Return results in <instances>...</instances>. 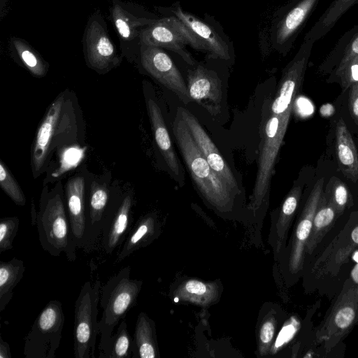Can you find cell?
<instances>
[{
    "mask_svg": "<svg viewBox=\"0 0 358 358\" xmlns=\"http://www.w3.org/2000/svg\"><path fill=\"white\" fill-rule=\"evenodd\" d=\"M349 90V109L352 118L358 125V83L352 85Z\"/></svg>",
    "mask_w": 358,
    "mask_h": 358,
    "instance_id": "36",
    "label": "cell"
},
{
    "mask_svg": "<svg viewBox=\"0 0 358 358\" xmlns=\"http://www.w3.org/2000/svg\"><path fill=\"white\" fill-rule=\"evenodd\" d=\"M110 19L117 31L122 57L134 60L139 56L141 34L158 18L147 15L140 6L122 0H112Z\"/></svg>",
    "mask_w": 358,
    "mask_h": 358,
    "instance_id": "10",
    "label": "cell"
},
{
    "mask_svg": "<svg viewBox=\"0 0 358 358\" xmlns=\"http://www.w3.org/2000/svg\"><path fill=\"white\" fill-rule=\"evenodd\" d=\"M9 48L12 57L21 62L33 76L41 78L47 74L48 63L24 39L11 37Z\"/></svg>",
    "mask_w": 358,
    "mask_h": 358,
    "instance_id": "26",
    "label": "cell"
},
{
    "mask_svg": "<svg viewBox=\"0 0 358 358\" xmlns=\"http://www.w3.org/2000/svg\"><path fill=\"white\" fill-rule=\"evenodd\" d=\"M185 289L189 293L197 295L203 294L206 292V285L196 280L187 281Z\"/></svg>",
    "mask_w": 358,
    "mask_h": 358,
    "instance_id": "38",
    "label": "cell"
},
{
    "mask_svg": "<svg viewBox=\"0 0 358 358\" xmlns=\"http://www.w3.org/2000/svg\"><path fill=\"white\" fill-rule=\"evenodd\" d=\"M20 220L17 217H3L0 221V252L13 248V243L17 235Z\"/></svg>",
    "mask_w": 358,
    "mask_h": 358,
    "instance_id": "34",
    "label": "cell"
},
{
    "mask_svg": "<svg viewBox=\"0 0 358 358\" xmlns=\"http://www.w3.org/2000/svg\"><path fill=\"white\" fill-rule=\"evenodd\" d=\"M11 352L9 344L3 340L0 336V358H11Z\"/></svg>",
    "mask_w": 358,
    "mask_h": 358,
    "instance_id": "39",
    "label": "cell"
},
{
    "mask_svg": "<svg viewBox=\"0 0 358 358\" xmlns=\"http://www.w3.org/2000/svg\"><path fill=\"white\" fill-rule=\"evenodd\" d=\"M66 107L64 95L59 96L49 107L38 129L31 152V166L35 178L52 150L72 129L73 122Z\"/></svg>",
    "mask_w": 358,
    "mask_h": 358,
    "instance_id": "11",
    "label": "cell"
},
{
    "mask_svg": "<svg viewBox=\"0 0 358 358\" xmlns=\"http://www.w3.org/2000/svg\"><path fill=\"white\" fill-rule=\"evenodd\" d=\"M8 0H0V12H1V19L3 17V15H6V6Z\"/></svg>",
    "mask_w": 358,
    "mask_h": 358,
    "instance_id": "40",
    "label": "cell"
},
{
    "mask_svg": "<svg viewBox=\"0 0 358 358\" xmlns=\"http://www.w3.org/2000/svg\"><path fill=\"white\" fill-rule=\"evenodd\" d=\"M139 58L145 71L175 93L185 104L192 101L182 74L162 48L142 44Z\"/></svg>",
    "mask_w": 358,
    "mask_h": 358,
    "instance_id": "15",
    "label": "cell"
},
{
    "mask_svg": "<svg viewBox=\"0 0 358 358\" xmlns=\"http://www.w3.org/2000/svg\"><path fill=\"white\" fill-rule=\"evenodd\" d=\"M155 230L152 217L146 216L139 220L124 240L123 246L117 256L115 263H120L141 247L149 242Z\"/></svg>",
    "mask_w": 358,
    "mask_h": 358,
    "instance_id": "28",
    "label": "cell"
},
{
    "mask_svg": "<svg viewBox=\"0 0 358 358\" xmlns=\"http://www.w3.org/2000/svg\"><path fill=\"white\" fill-rule=\"evenodd\" d=\"M173 133L192 178L201 192L215 204L227 203L231 196V189L210 166L178 111L173 123Z\"/></svg>",
    "mask_w": 358,
    "mask_h": 358,
    "instance_id": "5",
    "label": "cell"
},
{
    "mask_svg": "<svg viewBox=\"0 0 358 358\" xmlns=\"http://www.w3.org/2000/svg\"><path fill=\"white\" fill-rule=\"evenodd\" d=\"M101 282H85L74 305L73 352L76 358H95L98 304L100 300Z\"/></svg>",
    "mask_w": 358,
    "mask_h": 358,
    "instance_id": "7",
    "label": "cell"
},
{
    "mask_svg": "<svg viewBox=\"0 0 358 358\" xmlns=\"http://www.w3.org/2000/svg\"><path fill=\"white\" fill-rule=\"evenodd\" d=\"M275 332V327L272 322H265L260 330V339L263 343H268L272 340Z\"/></svg>",
    "mask_w": 358,
    "mask_h": 358,
    "instance_id": "37",
    "label": "cell"
},
{
    "mask_svg": "<svg viewBox=\"0 0 358 358\" xmlns=\"http://www.w3.org/2000/svg\"><path fill=\"white\" fill-rule=\"evenodd\" d=\"M132 197L126 195L110 220L108 224L103 229L100 245L106 254H112L125 240L131 227L132 215Z\"/></svg>",
    "mask_w": 358,
    "mask_h": 358,
    "instance_id": "22",
    "label": "cell"
},
{
    "mask_svg": "<svg viewBox=\"0 0 358 358\" xmlns=\"http://www.w3.org/2000/svg\"><path fill=\"white\" fill-rule=\"evenodd\" d=\"M0 186L17 205L25 204L26 199L22 190L1 161L0 162Z\"/></svg>",
    "mask_w": 358,
    "mask_h": 358,
    "instance_id": "33",
    "label": "cell"
},
{
    "mask_svg": "<svg viewBox=\"0 0 358 358\" xmlns=\"http://www.w3.org/2000/svg\"><path fill=\"white\" fill-rule=\"evenodd\" d=\"M358 56V24L346 31L338 41L323 62L322 68L335 67L336 77L345 66L354 57Z\"/></svg>",
    "mask_w": 358,
    "mask_h": 358,
    "instance_id": "24",
    "label": "cell"
},
{
    "mask_svg": "<svg viewBox=\"0 0 358 358\" xmlns=\"http://www.w3.org/2000/svg\"><path fill=\"white\" fill-rule=\"evenodd\" d=\"M187 89L192 101L213 116L222 109V86L217 73L201 65L188 71Z\"/></svg>",
    "mask_w": 358,
    "mask_h": 358,
    "instance_id": "17",
    "label": "cell"
},
{
    "mask_svg": "<svg viewBox=\"0 0 358 358\" xmlns=\"http://www.w3.org/2000/svg\"><path fill=\"white\" fill-rule=\"evenodd\" d=\"M323 320L315 329L317 356L330 357L356 325H358V282L352 275L331 300Z\"/></svg>",
    "mask_w": 358,
    "mask_h": 358,
    "instance_id": "3",
    "label": "cell"
},
{
    "mask_svg": "<svg viewBox=\"0 0 358 358\" xmlns=\"http://www.w3.org/2000/svg\"><path fill=\"white\" fill-rule=\"evenodd\" d=\"M324 192L340 215L354 206V199L348 187L336 177L329 180Z\"/></svg>",
    "mask_w": 358,
    "mask_h": 358,
    "instance_id": "31",
    "label": "cell"
},
{
    "mask_svg": "<svg viewBox=\"0 0 358 358\" xmlns=\"http://www.w3.org/2000/svg\"><path fill=\"white\" fill-rule=\"evenodd\" d=\"M141 45L170 50L179 55L191 66H194L195 62L187 50V46L207 51L205 43L199 36L174 15L157 19L145 27L141 34Z\"/></svg>",
    "mask_w": 358,
    "mask_h": 358,
    "instance_id": "9",
    "label": "cell"
},
{
    "mask_svg": "<svg viewBox=\"0 0 358 358\" xmlns=\"http://www.w3.org/2000/svg\"><path fill=\"white\" fill-rule=\"evenodd\" d=\"M35 224L40 244L45 252L53 257L64 252L69 262L76 260L70 220L59 193L43 199Z\"/></svg>",
    "mask_w": 358,
    "mask_h": 358,
    "instance_id": "6",
    "label": "cell"
},
{
    "mask_svg": "<svg viewBox=\"0 0 358 358\" xmlns=\"http://www.w3.org/2000/svg\"><path fill=\"white\" fill-rule=\"evenodd\" d=\"M340 216L341 215L338 214L328 196L323 192L305 246L303 266L314 257L322 241L334 226Z\"/></svg>",
    "mask_w": 358,
    "mask_h": 358,
    "instance_id": "20",
    "label": "cell"
},
{
    "mask_svg": "<svg viewBox=\"0 0 358 358\" xmlns=\"http://www.w3.org/2000/svg\"><path fill=\"white\" fill-rule=\"evenodd\" d=\"M301 194V187L300 185H295L292 188L283 201L280 214V226L283 233L287 229L296 213Z\"/></svg>",
    "mask_w": 358,
    "mask_h": 358,
    "instance_id": "32",
    "label": "cell"
},
{
    "mask_svg": "<svg viewBox=\"0 0 358 358\" xmlns=\"http://www.w3.org/2000/svg\"><path fill=\"white\" fill-rule=\"evenodd\" d=\"M64 320L62 303L57 300L50 301L24 338L25 358H55L61 342Z\"/></svg>",
    "mask_w": 358,
    "mask_h": 358,
    "instance_id": "8",
    "label": "cell"
},
{
    "mask_svg": "<svg viewBox=\"0 0 358 358\" xmlns=\"http://www.w3.org/2000/svg\"><path fill=\"white\" fill-rule=\"evenodd\" d=\"M324 178L314 185L297 217L287 255V268L293 280L301 277L304 250L310 235L315 211L323 193Z\"/></svg>",
    "mask_w": 358,
    "mask_h": 358,
    "instance_id": "14",
    "label": "cell"
},
{
    "mask_svg": "<svg viewBox=\"0 0 358 358\" xmlns=\"http://www.w3.org/2000/svg\"><path fill=\"white\" fill-rule=\"evenodd\" d=\"M25 267L22 260L13 257L8 262H0V312L13 296V289L22 280Z\"/></svg>",
    "mask_w": 358,
    "mask_h": 358,
    "instance_id": "27",
    "label": "cell"
},
{
    "mask_svg": "<svg viewBox=\"0 0 358 358\" xmlns=\"http://www.w3.org/2000/svg\"><path fill=\"white\" fill-rule=\"evenodd\" d=\"M358 253V209L339 217L303 268L302 279L308 294L317 292L331 300L350 277Z\"/></svg>",
    "mask_w": 358,
    "mask_h": 358,
    "instance_id": "1",
    "label": "cell"
},
{
    "mask_svg": "<svg viewBox=\"0 0 358 358\" xmlns=\"http://www.w3.org/2000/svg\"><path fill=\"white\" fill-rule=\"evenodd\" d=\"M66 203L73 246L84 249L86 231L85 180L81 176L70 179L66 185Z\"/></svg>",
    "mask_w": 358,
    "mask_h": 358,
    "instance_id": "18",
    "label": "cell"
},
{
    "mask_svg": "<svg viewBox=\"0 0 358 358\" xmlns=\"http://www.w3.org/2000/svg\"><path fill=\"white\" fill-rule=\"evenodd\" d=\"M312 48L301 45L294 58L283 70L279 88L271 103L261 131L258 169L253 199L260 203L267 194L273 168L291 116L296 92L301 85Z\"/></svg>",
    "mask_w": 358,
    "mask_h": 358,
    "instance_id": "2",
    "label": "cell"
},
{
    "mask_svg": "<svg viewBox=\"0 0 358 358\" xmlns=\"http://www.w3.org/2000/svg\"><path fill=\"white\" fill-rule=\"evenodd\" d=\"M358 5V0H334L325 10L318 20L306 34L303 40L314 42L327 34L339 19L353 6Z\"/></svg>",
    "mask_w": 358,
    "mask_h": 358,
    "instance_id": "25",
    "label": "cell"
},
{
    "mask_svg": "<svg viewBox=\"0 0 358 358\" xmlns=\"http://www.w3.org/2000/svg\"><path fill=\"white\" fill-rule=\"evenodd\" d=\"M133 358H155L157 356L156 346L153 338L151 321L143 313L137 318L134 334Z\"/></svg>",
    "mask_w": 358,
    "mask_h": 358,
    "instance_id": "29",
    "label": "cell"
},
{
    "mask_svg": "<svg viewBox=\"0 0 358 358\" xmlns=\"http://www.w3.org/2000/svg\"><path fill=\"white\" fill-rule=\"evenodd\" d=\"M129 266L122 268L101 288L99 303L103 309L99 321V358H106L115 327L136 304L142 282L130 278Z\"/></svg>",
    "mask_w": 358,
    "mask_h": 358,
    "instance_id": "4",
    "label": "cell"
},
{
    "mask_svg": "<svg viewBox=\"0 0 358 358\" xmlns=\"http://www.w3.org/2000/svg\"><path fill=\"white\" fill-rule=\"evenodd\" d=\"M336 142L340 169L347 178L358 180V154L352 137L341 118L336 123Z\"/></svg>",
    "mask_w": 358,
    "mask_h": 358,
    "instance_id": "23",
    "label": "cell"
},
{
    "mask_svg": "<svg viewBox=\"0 0 358 358\" xmlns=\"http://www.w3.org/2000/svg\"><path fill=\"white\" fill-rule=\"evenodd\" d=\"M146 105L156 143L170 171L179 182H183L182 168L180 166L161 109L152 99L147 100Z\"/></svg>",
    "mask_w": 358,
    "mask_h": 358,
    "instance_id": "19",
    "label": "cell"
},
{
    "mask_svg": "<svg viewBox=\"0 0 358 358\" xmlns=\"http://www.w3.org/2000/svg\"><path fill=\"white\" fill-rule=\"evenodd\" d=\"M83 50L87 65L99 73L117 66L122 62L110 38L106 22L100 10L88 18L83 36Z\"/></svg>",
    "mask_w": 358,
    "mask_h": 358,
    "instance_id": "12",
    "label": "cell"
},
{
    "mask_svg": "<svg viewBox=\"0 0 358 358\" xmlns=\"http://www.w3.org/2000/svg\"><path fill=\"white\" fill-rule=\"evenodd\" d=\"M320 0H291L275 17L271 29L273 47L285 55L292 48Z\"/></svg>",
    "mask_w": 358,
    "mask_h": 358,
    "instance_id": "13",
    "label": "cell"
},
{
    "mask_svg": "<svg viewBox=\"0 0 358 358\" xmlns=\"http://www.w3.org/2000/svg\"><path fill=\"white\" fill-rule=\"evenodd\" d=\"M337 78L341 80L343 92L354 83H358V56L348 62Z\"/></svg>",
    "mask_w": 358,
    "mask_h": 358,
    "instance_id": "35",
    "label": "cell"
},
{
    "mask_svg": "<svg viewBox=\"0 0 358 358\" xmlns=\"http://www.w3.org/2000/svg\"><path fill=\"white\" fill-rule=\"evenodd\" d=\"M134 343L124 320L110 338L106 358H133Z\"/></svg>",
    "mask_w": 358,
    "mask_h": 358,
    "instance_id": "30",
    "label": "cell"
},
{
    "mask_svg": "<svg viewBox=\"0 0 358 358\" xmlns=\"http://www.w3.org/2000/svg\"><path fill=\"white\" fill-rule=\"evenodd\" d=\"M177 111L212 169L224 180L231 192H238V182L232 171L196 117L182 107H178Z\"/></svg>",
    "mask_w": 358,
    "mask_h": 358,
    "instance_id": "16",
    "label": "cell"
},
{
    "mask_svg": "<svg viewBox=\"0 0 358 358\" xmlns=\"http://www.w3.org/2000/svg\"><path fill=\"white\" fill-rule=\"evenodd\" d=\"M171 12L199 36L205 43L207 52L211 57L225 60L229 59V50L227 43L212 27L192 13L185 11L179 4L173 6Z\"/></svg>",
    "mask_w": 358,
    "mask_h": 358,
    "instance_id": "21",
    "label": "cell"
}]
</instances>
